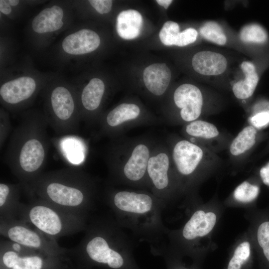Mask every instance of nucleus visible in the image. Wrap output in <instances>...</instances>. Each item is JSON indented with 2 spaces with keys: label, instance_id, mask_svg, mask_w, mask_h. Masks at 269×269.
<instances>
[{
  "label": "nucleus",
  "instance_id": "nucleus-31",
  "mask_svg": "<svg viewBox=\"0 0 269 269\" xmlns=\"http://www.w3.org/2000/svg\"><path fill=\"white\" fill-rule=\"evenodd\" d=\"M248 121L250 125L257 130L261 129L269 124V107L257 106L249 116Z\"/></svg>",
  "mask_w": 269,
  "mask_h": 269
},
{
  "label": "nucleus",
  "instance_id": "nucleus-26",
  "mask_svg": "<svg viewBox=\"0 0 269 269\" xmlns=\"http://www.w3.org/2000/svg\"><path fill=\"white\" fill-rule=\"evenodd\" d=\"M252 249L247 240L238 244L230 255L224 269H251Z\"/></svg>",
  "mask_w": 269,
  "mask_h": 269
},
{
  "label": "nucleus",
  "instance_id": "nucleus-23",
  "mask_svg": "<svg viewBox=\"0 0 269 269\" xmlns=\"http://www.w3.org/2000/svg\"><path fill=\"white\" fill-rule=\"evenodd\" d=\"M63 11L59 6L54 5L42 10L33 19V30L39 33L51 32L62 27Z\"/></svg>",
  "mask_w": 269,
  "mask_h": 269
},
{
  "label": "nucleus",
  "instance_id": "nucleus-37",
  "mask_svg": "<svg viewBox=\"0 0 269 269\" xmlns=\"http://www.w3.org/2000/svg\"><path fill=\"white\" fill-rule=\"evenodd\" d=\"M156 2L160 5L164 7L165 9H167L170 4L172 3L171 0H157Z\"/></svg>",
  "mask_w": 269,
  "mask_h": 269
},
{
  "label": "nucleus",
  "instance_id": "nucleus-18",
  "mask_svg": "<svg viewBox=\"0 0 269 269\" xmlns=\"http://www.w3.org/2000/svg\"><path fill=\"white\" fill-rule=\"evenodd\" d=\"M227 65V60L223 55L212 51H199L192 59L193 69L206 76H217L223 73Z\"/></svg>",
  "mask_w": 269,
  "mask_h": 269
},
{
  "label": "nucleus",
  "instance_id": "nucleus-39",
  "mask_svg": "<svg viewBox=\"0 0 269 269\" xmlns=\"http://www.w3.org/2000/svg\"><path fill=\"white\" fill-rule=\"evenodd\" d=\"M269 246V242L267 244H266L265 246H264L263 247H264L265 246ZM263 247H262V248H263Z\"/></svg>",
  "mask_w": 269,
  "mask_h": 269
},
{
  "label": "nucleus",
  "instance_id": "nucleus-16",
  "mask_svg": "<svg viewBox=\"0 0 269 269\" xmlns=\"http://www.w3.org/2000/svg\"><path fill=\"white\" fill-rule=\"evenodd\" d=\"M36 89L35 80L30 77H21L3 84L0 88L2 101L15 106L30 99Z\"/></svg>",
  "mask_w": 269,
  "mask_h": 269
},
{
  "label": "nucleus",
  "instance_id": "nucleus-29",
  "mask_svg": "<svg viewBox=\"0 0 269 269\" xmlns=\"http://www.w3.org/2000/svg\"><path fill=\"white\" fill-rule=\"evenodd\" d=\"M259 187L248 181L237 186L233 193V199L237 202L247 204L254 201L258 196Z\"/></svg>",
  "mask_w": 269,
  "mask_h": 269
},
{
  "label": "nucleus",
  "instance_id": "nucleus-21",
  "mask_svg": "<svg viewBox=\"0 0 269 269\" xmlns=\"http://www.w3.org/2000/svg\"><path fill=\"white\" fill-rule=\"evenodd\" d=\"M1 260L11 269H42L43 259L37 255L17 253L0 243Z\"/></svg>",
  "mask_w": 269,
  "mask_h": 269
},
{
  "label": "nucleus",
  "instance_id": "nucleus-5",
  "mask_svg": "<svg viewBox=\"0 0 269 269\" xmlns=\"http://www.w3.org/2000/svg\"><path fill=\"white\" fill-rule=\"evenodd\" d=\"M121 228L116 220L94 221L87 226L85 235L77 247L94 262L120 269L125 264L123 252L133 247Z\"/></svg>",
  "mask_w": 269,
  "mask_h": 269
},
{
  "label": "nucleus",
  "instance_id": "nucleus-17",
  "mask_svg": "<svg viewBox=\"0 0 269 269\" xmlns=\"http://www.w3.org/2000/svg\"><path fill=\"white\" fill-rule=\"evenodd\" d=\"M100 38L95 31L87 29L80 30L66 36L62 46L65 52L71 55H81L95 50Z\"/></svg>",
  "mask_w": 269,
  "mask_h": 269
},
{
  "label": "nucleus",
  "instance_id": "nucleus-38",
  "mask_svg": "<svg viewBox=\"0 0 269 269\" xmlns=\"http://www.w3.org/2000/svg\"><path fill=\"white\" fill-rule=\"evenodd\" d=\"M7 2L10 6H16L19 3V0H8Z\"/></svg>",
  "mask_w": 269,
  "mask_h": 269
},
{
  "label": "nucleus",
  "instance_id": "nucleus-28",
  "mask_svg": "<svg viewBox=\"0 0 269 269\" xmlns=\"http://www.w3.org/2000/svg\"><path fill=\"white\" fill-rule=\"evenodd\" d=\"M199 31L202 37L209 42L219 45L226 43L227 36L221 26L217 22H206Z\"/></svg>",
  "mask_w": 269,
  "mask_h": 269
},
{
  "label": "nucleus",
  "instance_id": "nucleus-14",
  "mask_svg": "<svg viewBox=\"0 0 269 269\" xmlns=\"http://www.w3.org/2000/svg\"><path fill=\"white\" fill-rule=\"evenodd\" d=\"M183 137L216 153L227 146V139L213 124L198 119L183 125Z\"/></svg>",
  "mask_w": 269,
  "mask_h": 269
},
{
  "label": "nucleus",
  "instance_id": "nucleus-33",
  "mask_svg": "<svg viewBox=\"0 0 269 269\" xmlns=\"http://www.w3.org/2000/svg\"><path fill=\"white\" fill-rule=\"evenodd\" d=\"M198 32L193 28H187L180 32L175 46L183 47L194 42L197 38Z\"/></svg>",
  "mask_w": 269,
  "mask_h": 269
},
{
  "label": "nucleus",
  "instance_id": "nucleus-12",
  "mask_svg": "<svg viewBox=\"0 0 269 269\" xmlns=\"http://www.w3.org/2000/svg\"><path fill=\"white\" fill-rule=\"evenodd\" d=\"M173 100L177 112L169 124L184 125L200 119L203 114L204 95L194 85L185 83L179 86L173 93Z\"/></svg>",
  "mask_w": 269,
  "mask_h": 269
},
{
  "label": "nucleus",
  "instance_id": "nucleus-9",
  "mask_svg": "<svg viewBox=\"0 0 269 269\" xmlns=\"http://www.w3.org/2000/svg\"><path fill=\"white\" fill-rule=\"evenodd\" d=\"M49 98V113L45 116L48 126L58 135L77 134L81 116L70 90L64 86H57L52 89Z\"/></svg>",
  "mask_w": 269,
  "mask_h": 269
},
{
  "label": "nucleus",
  "instance_id": "nucleus-6",
  "mask_svg": "<svg viewBox=\"0 0 269 269\" xmlns=\"http://www.w3.org/2000/svg\"><path fill=\"white\" fill-rule=\"evenodd\" d=\"M166 143L183 192L192 189L220 163L216 153L184 137L172 136Z\"/></svg>",
  "mask_w": 269,
  "mask_h": 269
},
{
  "label": "nucleus",
  "instance_id": "nucleus-3",
  "mask_svg": "<svg viewBox=\"0 0 269 269\" xmlns=\"http://www.w3.org/2000/svg\"><path fill=\"white\" fill-rule=\"evenodd\" d=\"M106 199L122 227L150 239H156L165 232L161 212L165 206L151 192L112 188Z\"/></svg>",
  "mask_w": 269,
  "mask_h": 269
},
{
  "label": "nucleus",
  "instance_id": "nucleus-24",
  "mask_svg": "<svg viewBox=\"0 0 269 269\" xmlns=\"http://www.w3.org/2000/svg\"><path fill=\"white\" fill-rule=\"evenodd\" d=\"M142 23V17L138 11L134 9L123 10L117 17V32L123 39H134L140 34Z\"/></svg>",
  "mask_w": 269,
  "mask_h": 269
},
{
  "label": "nucleus",
  "instance_id": "nucleus-4",
  "mask_svg": "<svg viewBox=\"0 0 269 269\" xmlns=\"http://www.w3.org/2000/svg\"><path fill=\"white\" fill-rule=\"evenodd\" d=\"M157 142L147 136L112 139L106 154L112 181L149 189L147 164Z\"/></svg>",
  "mask_w": 269,
  "mask_h": 269
},
{
  "label": "nucleus",
  "instance_id": "nucleus-13",
  "mask_svg": "<svg viewBox=\"0 0 269 269\" xmlns=\"http://www.w3.org/2000/svg\"><path fill=\"white\" fill-rule=\"evenodd\" d=\"M217 213L211 209L200 208L191 214L179 232L182 244L190 248L213 231L218 221Z\"/></svg>",
  "mask_w": 269,
  "mask_h": 269
},
{
  "label": "nucleus",
  "instance_id": "nucleus-8",
  "mask_svg": "<svg viewBox=\"0 0 269 269\" xmlns=\"http://www.w3.org/2000/svg\"><path fill=\"white\" fill-rule=\"evenodd\" d=\"M147 175L149 190L165 206L183 192L176 176L166 143L157 142L148 160Z\"/></svg>",
  "mask_w": 269,
  "mask_h": 269
},
{
  "label": "nucleus",
  "instance_id": "nucleus-20",
  "mask_svg": "<svg viewBox=\"0 0 269 269\" xmlns=\"http://www.w3.org/2000/svg\"><path fill=\"white\" fill-rule=\"evenodd\" d=\"M20 183L12 184L1 182L0 183V219H16L21 204L19 202Z\"/></svg>",
  "mask_w": 269,
  "mask_h": 269
},
{
  "label": "nucleus",
  "instance_id": "nucleus-11",
  "mask_svg": "<svg viewBox=\"0 0 269 269\" xmlns=\"http://www.w3.org/2000/svg\"><path fill=\"white\" fill-rule=\"evenodd\" d=\"M0 235L10 241L50 255L62 254L65 249L37 230H33L25 222L16 219H0Z\"/></svg>",
  "mask_w": 269,
  "mask_h": 269
},
{
  "label": "nucleus",
  "instance_id": "nucleus-22",
  "mask_svg": "<svg viewBox=\"0 0 269 269\" xmlns=\"http://www.w3.org/2000/svg\"><path fill=\"white\" fill-rule=\"evenodd\" d=\"M241 68L245 77L235 82L232 89L236 98L240 100H246L253 95L259 78L253 63L248 61H244L241 64Z\"/></svg>",
  "mask_w": 269,
  "mask_h": 269
},
{
  "label": "nucleus",
  "instance_id": "nucleus-34",
  "mask_svg": "<svg viewBox=\"0 0 269 269\" xmlns=\"http://www.w3.org/2000/svg\"><path fill=\"white\" fill-rule=\"evenodd\" d=\"M89 2L100 14L108 13L111 9L113 3L111 0H90Z\"/></svg>",
  "mask_w": 269,
  "mask_h": 269
},
{
  "label": "nucleus",
  "instance_id": "nucleus-7",
  "mask_svg": "<svg viewBox=\"0 0 269 269\" xmlns=\"http://www.w3.org/2000/svg\"><path fill=\"white\" fill-rule=\"evenodd\" d=\"M17 217L56 241L87 227L85 215L68 211L35 198H32L29 204L21 203Z\"/></svg>",
  "mask_w": 269,
  "mask_h": 269
},
{
  "label": "nucleus",
  "instance_id": "nucleus-27",
  "mask_svg": "<svg viewBox=\"0 0 269 269\" xmlns=\"http://www.w3.org/2000/svg\"><path fill=\"white\" fill-rule=\"evenodd\" d=\"M239 37L245 43L262 44L267 41L268 36L266 30L261 25L250 23L241 29Z\"/></svg>",
  "mask_w": 269,
  "mask_h": 269
},
{
  "label": "nucleus",
  "instance_id": "nucleus-25",
  "mask_svg": "<svg viewBox=\"0 0 269 269\" xmlns=\"http://www.w3.org/2000/svg\"><path fill=\"white\" fill-rule=\"evenodd\" d=\"M257 130L249 125L245 127L231 140L229 150L232 157L239 158L246 155L256 142Z\"/></svg>",
  "mask_w": 269,
  "mask_h": 269
},
{
  "label": "nucleus",
  "instance_id": "nucleus-30",
  "mask_svg": "<svg viewBox=\"0 0 269 269\" xmlns=\"http://www.w3.org/2000/svg\"><path fill=\"white\" fill-rule=\"evenodd\" d=\"M180 33L178 23L172 21H167L163 25L159 36L161 42L165 45H175Z\"/></svg>",
  "mask_w": 269,
  "mask_h": 269
},
{
  "label": "nucleus",
  "instance_id": "nucleus-15",
  "mask_svg": "<svg viewBox=\"0 0 269 269\" xmlns=\"http://www.w3.org/2000/svg\"><path fill=\"white\" fill-rule=\"evenodd\" d=\"M106 87L99 78H92L82 90L80 101L82 107L81 120L89 125L98 123L99 109L101 105Z\"/></svg>",
  "mask_w": 269,
  "mask_h": 269
},
{
  "label": "nucleus",
  "instance_id": "nucleus-35",
  "mask_svg": "<svg viewBox=\"0 0 269 269\" xmlns=\"http://www.w3.org/2000/svg\"><path fill=\"white\" fill-rule=\"evenodd\" d=\"M260 175L263 183L269 186V162L261 168Z\"/></svg>",
  "mask_w": 269,
  "mask_h": 269
},
{
  "label": "nucleus",
  "instance_id": "nucleus-2",
  "mask_svg": "<svg viewBox=\"0 0 269 269\" xmlns=\"http://www.w3.org/2000/svg\"><path fill=\"white\" fill-rule=\"evenodd\" d=\"M26 193L61 209L85 215L96 197L98 184L81 169L68 167L42 172Z\"/></svg>",
  "mask_w": 269,
  "mask_h": 269
},
{
  "label": "nucleus",
  "instance_id": "nucleus-32",
  "mask_svg": "<svg viewBox=\"0 0 269 269\" xmlns=\"http://www.w3.org/2000/svg\"><path fill=\"white\" fill-rule=\"evenodd\" d=\"M12 131L11 123L8 116L1 111L0 116V148L3 146L6 140L10 135Z\"/></svg>",
  "mask_w": 269,
  "mask_h": 269
},
{
  "label": "nucleus",
  "instance_id": "nucleus-1",
  "mask_svg": "<svg viewBox=\"0 0 269 269\" xmlns=\"http://www.w3.org/2000/svg\"><path fill=\"white\" fill-rule=\"evenodd\" d=\"M48 126L44 116L27 114L9 136L4 161L25 192L45 166L50 144Z\"/></svg>",
  "mask_w": 269,
  "mask_h": 269
},
{
  "label": "nucleus",
  "instance_id": "nucleus-10",
  "mask_svg": "<svg viewBox=\"0 0 269 269\" xmlns=\"http://www.w3.org/2000/svg\"><path fill=\"white\" fill-rule=\"evenodd\" d=\"M159 122L154 118L144 115L138 105L122 103L100 118L98 134L115 139L132 128Z\"/></svg>",
  "mask_w": 269,
  "mask_h": 269
},
{
  "label": "nucleus",
  "instance_id": "nucleus-19",
  "mask_svg": "<svg viewBox=\"0 0 269 269\" xmlns=\"http://www.w3.org/2000/svg\"><path fill=\"white\" fill-rule=\"evenodd\" d=\"M171 77L170 70L165 63L151 64L144 69L143 73L146 88L156 96H160L165 93Z\"/></svg>",
  "mask_w": 269,
  "mask_h": 269
},
{
  "label": "nucleus",
  "instance_id": "nucleus-40",
  "mask_svg": "<svg viewBox=\"0 0 269 269\" xmlns=\"http://www.w3.org/2000/svg\"><path fill=\"white\" fill-rule=\"evenodd\" d=\"M179 269H188V268H182Z\"/></svg>",
  "mask_w": 269,
  "mask_h": 269
},
{
  "label": "nucleus",
  "instance_id": "nucleus-36",
  "mask_svg": "<svg viewBox=\"0 0 269 269\" xmlns=\"http://www.w3.org/2000/svg\"><path fill=\"white\" fill-rule=\"evenodd\" d=\"M0 11L2 13L6 15L11 12V8L7 0H0Z\"/></svg>",
  "mask_w": 269,
  "mask_h": 269
}]
</instances>
